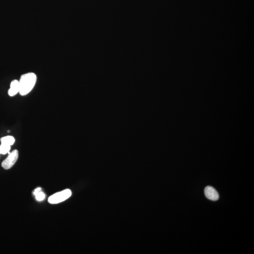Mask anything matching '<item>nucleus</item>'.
<instances>
[{"label":"nucleus","instance_id":"nucleus-1","mask_svg":"<svg viewBox=\"0 0 254 254\" xmlns=\"http://www.w3.org/2000/svg\"><path fill=\"white\" fill-rule=\"evenodd\" d=\"M37 76L33 72H28L23 74L19 81V94L25 96L29 93L35 86Z\"/></svg>","mask_w":254,"mask_h":254},{"label":"nucleus","instance_id":"nucleus-2","mask_svg":"<svg viewBox=\"0 0 254 254\" xmlns=\"http://www.w3.org/2000/svg\"><path fill=\"white\" fill-rule=\"evenodd\" d=\"M71 195L72 192L70 190H65L50 196L48 199V202L51 204L59 203L68 199Z\"/></svg>","mask_w":254,"mask_h":254},{"label":"nucleus","instance_id":"nucleus-3","mask_svg":"<svg viewBox=\"0 0 254 254\" xmlns=\"http://www.w3.org/2000/svg\"><path fill=\"white\" fill-rule=\"evenodd\" d=\"M18 152L17 150H14L9 153L8 157L3 161L2 166L4 169H9L12 168L15 164L18 159Z\"/></svg>","mask_w":254,"mask_h":254},{"label":"nucleus","instance_id":"nucleus-4","mask_svg":"<svg viewBox=\"0 0 254 254\" xmlns=\"http://www.w3.org/2000/svg\"><path fill=\"white\" fill-rule=\"evenodd\" d=\"M204 193L206 197L211 201H217L219 199V196L218 192L214 188L211 186L206 187Z\"/></svg>","mask_w":254,"mask_h":254},{"label":"nucleus","instance_id":"nucleus-5","mask_svg":"<svg viewBox=\"0 0 254 254\" xmlns=\"http://www.w3.org/2000/svg\"><path fill=\"white\" fill-rule=\"evenodd\" d=\"M20 86L19 81L15 80L12 81L11 83L10 88L8 91V94L10 96L13 97L19 92Z\"/></svg>","mask_w":254,"mask_h":254},{"label":"nucleus","instance_id":"nucleus-6","mask_svg":"<svg viewBox=\"0 0 254 254\" xmlns=\"http://www.w3.org/2000/svg\"><path fill=\"white\" fill-rule=\"evenodd\" d=\"M1 142L2 144H6V145L11 146L14 144L15 139L13 137L8 136L4 137L1 138Z\"/></svg>","mask_w":254,"mask_h":254},{"label":"nucleus","instance_id":"nucleus-7","mask_svg":"<svg viewBox=\"0 0 254 254\" xmlns=\"http://www.w3.org/2000/svg\"><path fill=\"white\" fill-rule=\"evenodd\" d=\"M33 194L38 201H43L45 198V194L41 191V188L35 189L33 192Z\"/></svg>","mask_w":254,"mask_h":254},{"label":"nucleus","instance_id":"nucleus-8","mask_svg":"<svg viewBox=\"0 0 254 254\" xmlns=\"http://www.w3.org/2000/svg\"><path fill=\"white\" fill-rule=\"evenodd\" d=\"M11 150V146L6 144H1L0 146V154H5Z\"/></svg>","mask_w":254,"mask_h":254}]
</instances>
